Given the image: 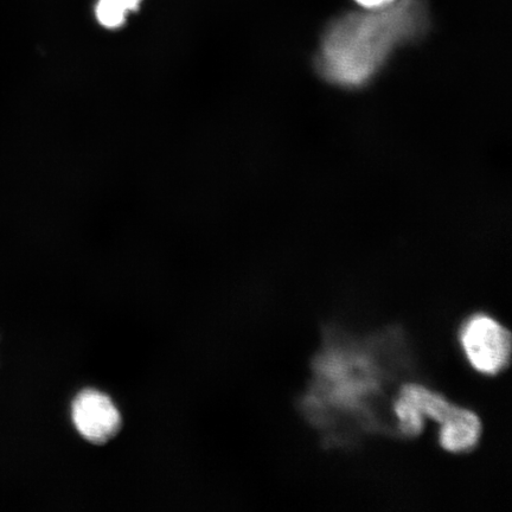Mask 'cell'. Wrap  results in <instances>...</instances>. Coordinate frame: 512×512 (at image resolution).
Masks as SVG:
<instances>
[{"mask_svg": "<svg viewBox=\"0 0 512 512\" xmlns=\"http://www.w3.org/2000/svg\"><path fill=\"white\" fill-rule=\"evenodd\" d=\"M415 370L413 350L398 325L361 337L325 326L298 409L325 447L351 448L367 435L399 437L393 402Z\"/></svg>", "mask_w": 512, "mask_h": 512, "instance_id": "1", "label": "cell"}, {"mask_svg": "<svg viewBox=\"0 0 512 512\" xmlns=\"http://www.w3.org/2000/svg\"><path fill=\"white\" fill-rule=\"evenodd\" d=\"M368 11L338 19L326 31L317 68L335 85H366L396 47L426 29L420 0H396L388 8Z\"/></svg>", "mask_w": 512, "mask_h": 512, "instance_id": "2", "label": "cell"}, {"mask_svg": "<svg viewBox=\"0 0 512 512\" xmlns=\"http://www.w3.org/2000/svg\"><path fill=\"white\" fill-rule=\"evenodd\" d=\"M399 394L412 403L422 418L427 416L441 425L439 441L444 450L462 453L477 446L482 435V422L475 413L452 405L444 396L420 383H403Z\"/></svg>", "mask_w": 512, "mask_h": 512, "instance_id": "3", "label": "cell"}, {"mask_svg": "<svg viewBox=\"0 0 512 512\" xmlns=\"http://www.w3.org/2000/svg\"><path fill=\"white\" fill-rule=\"evenodd\" d=\"M459 336L467 360L479 373L497 375L509 366L511 334L494 318L472 316L464 323Z\"/></svg>", "mask_w": 512, "mask_h": 512, "instance_id": "4", "label": "cell"}, {"mask_svg": "<svg viewBox=\"0 0 512 512\" xmlns=\"http://www.w3.org/2000/svg\"><path fill=\"white\" fill-rule=\"evenodd\" d=\"M72 418L76 430L93 444H105L120 430L121 415L107 395L85 390L73 402Z\"/></svg>", "mask_w": 512, "mask_h": 512, "instance_id": "5", "label": "cell"}, {"mask_svg": "<svg viewBox=\"0 0 512 512\" xmlns=\"http://www.w3.org/2000/svg\"><path fill=\"white\" fill-rule=\"evenodd\" d=\"M144 0H96L94 15L100 27L117 30L124 27L127 19L142 8Z\"/></svg>", "mask_w": 512, "mask_h": 512, "instance_id": "6", "label": "cell"}, {"mask_svg": "<svg viewBox=\"0 0 512 512\" xmlns=\"http://www.w3.org/2000/svg\"><path fill=\"white\" fill-rule=\"evenodd\" d=\"M355 2L366 10H381L393 5L396 0H355Z\"/></svg>", "mask_w": 512, "mask_h": 512, "instance_id": "7", "label": "cell"}]
</instances>
